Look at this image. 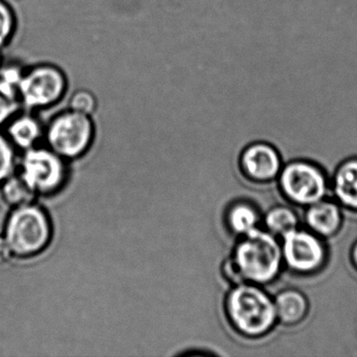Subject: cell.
I'll use <instances>...</instances> for the list:
<instances>
[{"mask_svg": "<svg viewBox=\"0 0 357 357\" xmlns=\"http://www.w3.org/2000/svg\"><path fill=\"white\" fill-rule=\"evenodd\" d=\"M231 259L241 281L256 285L275 281L284 264L281 243L268 231L259 229L242 236Z\"/></svg>", "mask_w": 357, "mask_h": 357, "instance_id": "1", "label": "cell"}, {"mask_svg": "<svg viewBox=\"0 0 357 357\" xmlns=\"http://www.w3.org/2000/svg\"><path fill=\"white\" fill-rule=\"evenodd\" d=\"M225 310L236 331L246 337L265 335L277 323L273 298L256 284H237L227 294Z\"/></svg>", "mask_w": 357, "mask_h": 357, "instance_id": "2", "label": "cell"}, {"mask_svg": "<svg viewBox=\"0 0 357 357\" xmlns=\"http://www.w3.org/2000/svg\"><path fill=\"white\" fill-rule=\"evenodd\" d=\"M5 239L13 256L29 258L40 254L52 239L49 215L34 202L16 206L8 219Z\"/></svg>", "mask_w": 357, "mask_h": 357, "instance_id": "3", "label": "cell"}, {"mask_svg": "<svg viewBox=\"0 0 357 357\" xmlns=\"http://www.w3.org/2000/svg\"><path fill=\"white\" fill-rule=\"evenodd\" d=\"M22 107L43 109L61 101L68 91V78L53 64H39L24 70L17 84Z\"/></svg>", "mask_w": 357, "mask_h": 357, "instance_id": "4", "label": "cell"}, {"mask_svg": "<svg viewBox=\"0 0 357 357\" xmlns=\"http://www.w3.org/2000/svg\"><path fill=\"white\" fill-rule=\"evenodd\" d=\"M95 135L89 114L68 110L57 114L47 129L49 148L63 158H76L91 147Z\"/></svg>", "mask_w": 357, "mask_h": 357, "instance_id": "5", "label": "cell"}, {"mask_svg": "<svg viewBox=\"0 0 357 357\" xmlns=\"http://www.w3.org/2000/svg\"><path fill=\"white\" fill-rule=\"evenodd\" d=\"M280 188L284 195L301 206H309L325 199L328 181L323 171L304 160L289 162L279 174Z\"/></svg>", "mask_w": 357, "mask_h": 357, "instance_id": "6", "label": "cell"}, {"mask_svg": "<svg viewBox=\"0 0 357 357\" xmlns=\"http://www.w3.org/2000/svg\"><path fill=\"white\" fill-rule=\"evenodd\" d=\"M20 176L37 195L55 193L66 183L63 158L51 148H31L22 158Z\"/></svg>", "mask_w": 357, "mask_h": 357, "instance_id": "7", "label": "cell"}, {"mask_svg": "<svg viewBox=\"0 0 357 357\" xmlns=\"http://www.w3.org/2000/svg\"><path fill=\"white\" fill-rule=\"evenodd\" d=\"M284 263L298 273H315L326 260V248L319 236L311 231L294 229L282 237Z\"/></svg>", "mask_w": 357, "mask_h": 357, "instance_id": "8", "label": "cell"}, {"mask_svg": "<svg viewBox=\"0 0 357 357\" xmlns=\"http://www.w3.org/2000/svg\"><path fill=\"white\" fill-rule=\"evenodd\" d=\"M240 164L248 178L257 183L273 181L279 177L283 168L278 150L264 142H257L245 148Z\"/></svg>", "mask_w": 357, "mask_h": 357, "instance_id": "9", "label": "cell"}, {"mask_svg": "<svg viewBox=\"0 0 357 357\" xmlns=\"http://www.w3.org/2000/svg\"><path fill=\"white\" fill-rule=\"evenodd\" d=\"M305 220L309 229L315 235L330 238L338 233L342 227V210L335 202L323 199L307 206Z\"/></svg>", "mask_w": 357, "mask_h": 357, "instance_id": "10", "label": "cell"}, {"mask_svg": "<svg viewBox=\"0 0 357 357\" xmlns=\"http://www.w3.org/2000/svg\"><path fill=\"white\" fill-rule=\"evenodd\" d=\"M273 302L278 321L284 325H298L302 323L308 314V300L298 290H283L275 296Z\"/></svg>", "mask_w": 357, "mask_h": 357, "instance_id": "11", "label": "cell"}, {"mask_svg": "<svg viewBox=\"0 0 357 357\" xmlns=\"http://www.w3.org/2000/svg\"><path fill=\"white\" fill-rule=\"evenodd\" d=\"M332 189L342 206L357 210V158L346 160L333 175Z\"/></svg>", "mask_w": 357, "mask_h": 357, "instance_id": "12", "label": "cell"}, {"mask_svg": "<svg viewBox=\"0 0 357 357\" xmlns=\"http://www.w3.org/2000/svg\"><path fill=\"white\" fill-rule=\"evenodd\" d=\"M8 133L12 143L22 149L28 150L35 147L43 135V128L35 116L22 114L12 120Z\"/></svg>", "mask_w": 357, "mask_h": 357, "instance_id": "13", "label": "cell"}, {"mask_svg": "<svg viewBox=\"0 0 357 357\" xmlns=\"http://www.w3.org/2000/svg\"><path fill=\"white\" fill-rule=\"evenodd\" d=\"M264 221L266 231L281 238L298 227V215L288 206H279L271 208L265 215Z\"/></svg>", "mask_w": 357, "mask_h": 357, "instance_id": "14", "label": "cell"}, {"mask_svg": "<svg viewBox=\"0 0 357 357\" xmlns=\"http://www.w3.org/2000/svg\"><path fill=\"white\" fill-rule=\"evenodd\" d=\"M259 215L256 208L248 204H234L227 214L229 229L237 235L244 236L258 229Z\"/></svg>", "mask_w": 357, "mask_h": 357, "instance_id": "15", "label": "cell"}, {"mask_svg": "<svg viewBox=\"0 0 357 357\" xmlns=\"http://www.w3.org/2000/svg\"><path fill=\"white\" fill-rule=\"evenodd\" d=\"M37 194L20 175L10 176L3 181V196L6 202L12 206H24L34 202Z\"/></svg>", "mask_w": 357, "mask_h": 357, "instance_id": "16", "label": "cell"}, {"mask_svg": "<svg viewBox=\"0 0 357 357\" xmlns=\"http://www.w3.org/2000/svg\"><path fill=\"white\" fill-rule=\"evenodd\" d=\"M20 108L17 86L0 78V126L11 121Z\"/></svg>", "mask_w": 357, "mask_h": 357, "instance_id": "17", "label": "cell"}, {"mask_svg": "<svg viewBox=\"0 0 357 357\" xmlns=\"http://www.w3.org/2000/svg\"><path fill=\"white\" fill-rule=\"evenodd\" d=\"M16 22L15 13L11 6L5 0H0V49L6 47L15 34Z\"/></svg>", "mask_w": 357, "mask_h": 357, "instance_id": "18", "label": "cell"}, {"mask_svg": "<svg viewBox=\"0 0 357 357\" xmlns=\"http://www.w3.org/2000/svg\"><path fill=\"white\" fill-rule=\"evenodd\" d=\"M15 168V151L11 139L0 133V183L9 178Z\"/></svg>", "mask_w": 357, "mask_h": 357, "instance_id": "19", "label": "cell"}, {"mask_svg": "<svg viewBox=\"0 0 357 357\" xmlns=\"http://www.w3.org/2000/svg\"><path fill=\"white\" fill-rule=\"evenodd\" d=\"M70 109L91 116L97 109V99L91 91L81 89L73 95L70 102Z\"/></svg>", "mask_w": 357, "mask_h": 357, "instance_id": "20", "label": "cell"}, {"mask_svg": "<svg viewBox=\"0 0 357 357\" xmlns=\"http://www.w3.org/2000/svg\"><path fill=\"white\" fill-rule=\"evenodd\" d=\"M13 256L11 248L5 238L0 237V265L5 264Z\"/></svg>", "mask_w": 357, "mask_h": 357, "instance_id": "21", "label": "cell"}, {"mask_svg": "<svg viewBox=\"0 0 357 357\" xmlns=\"http://www.w3.org/2000/svg\"><path fill=\"white\" fill-rule=\"evenodd\" d=\"M351 256H352L353 264H354L355 267L357 268V242L355 243V245L353 246L352 254H351Z\"/></svg>", "mask_w": 357, "mask_h": 357, "instance_id": "22", "label": "cell"}, {"mask_svg": "<svg viewBox=\"0 0 357 357\" xmlns=\"http://www.w3.org/2000/svg\"><path fill=\"white\" fill-rule=\"evenodd\" d=\"M0 66H1V52H0Z\"/></svg>", "mask_w": 357, "mask_h": 357, "instance_id": "23", "label": "cell"}]
</instances>
